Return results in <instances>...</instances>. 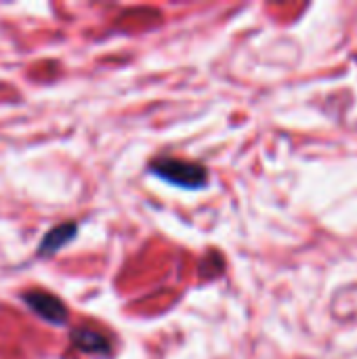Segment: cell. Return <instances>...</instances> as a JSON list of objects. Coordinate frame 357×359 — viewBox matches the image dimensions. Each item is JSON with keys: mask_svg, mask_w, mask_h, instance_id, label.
Here are the masks:
<instances>
[{"mask_svg": "<svg viewBox=\"0 0 357 359\" xmlns=\"http://www.w3.org/2000/svg\"><path fill=\"white\" fill-rule=\"evenodd\" d=\"M78 233V223H59L53 229L46 231V236L42 238L40 246H38V257H53L57 255L63 246H67Z\"/></svg>", "mask_w": 357, "mask_h": 359, "instance_id": "4", "label": "cell"}, {"mask_svg": "<svg viewBox=\"0 0 357 359\" xmlns=\"http://www.w3.org/2000/svg\"><path fill=\"white\" fill-rule=\"evenodd\" d=\"M149 172L173 187H181L189 191L204 189L210 179L206 166L189 162V160H181V158H170V156L156 158L149 164Z\"/></svg>", "mask_w": 357, "mask_h": 359, "instance_id": "1", "label": "cell"}, {"mask_svg": "<svg viewBox=\"0 0 357 359\" xmlns=\"http://www.w3.org/2000/svg\"><path fill=\"white\" fill-rule=\"evenodd\" d=\"M21 299H23V303L27 305V309L34 311V313H36L42 322H46V324L63 326V324L67 322L69 311H67V307L63 305V301H61L59 297H55V294H50V292H46V290L34 288V290L23 292Z\"/></svg>", "mask_w": 357, "mask_h": 359, "instance_id": "2", "label": "cell"}, {"mask_svg": "<svg viewBox=\"0 0 357 359\" xmlns=\"http://www.w3.org/2000/svg\"><path fill=\"white\" fill-rule=\"evenodd\" d=\"M72 345L88 355H97V358H109L112 355V343L105 334L93 330V328H76L69 334Z\"/></svg>", "mask_w": 357, "mask_h": 359, "instance_id": "3", "label": "cell"}]
</instances>
